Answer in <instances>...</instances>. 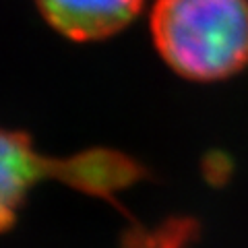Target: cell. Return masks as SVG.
<instances>
[{
  "label": "cell",
  "instance_id": "cell-1",
  "mask_svg": "<svg viewBox=\"0 0 248 248\" xmlns=\"http://www.w3.org/2000/svg\"><path fill=\"white\" fill-rule=\"evenodd\" d=\"M151 31L186 79H226L248 64V0H155Z\"/></svg>",
  "mask_w": 248,
  "mask_h": 248
},
{
  "label": "cell",
  "instance_id": "cell-3",
  "mask_svg": "<svg viewBox=\"0 0 248 248\" xmlns=\"http://www.w3.org/2000/svg\"><path fill=\"white\" fill-rule=\"evenodd\" d=\"M44 19L77 42L118 33L141 11L143 0H35Z\"/></svg>",
  "mask_w": 248,
  "mask_h": 248
},
{
  "label": "cell",
  "instance_id": "cell-4",
  "mask_svg": "<svg viewBox=\"0 0 248 248\" xmlns=\"http://www.w3.org/2000/svg\"><path fill=\"white\" fill-rule=\"evenodd\" d=\"M195 221L178 217L168 219L155 230H135L122 248H186L195 236Z\"/></svg>",
  "mask_w": 248,
  "mask_h": 248
},
{
  "label": "cell",
  "instance_id": "cell-2",
  "mask_svg": "<svg viewBox=\"0 0 248 248\" xmlns=\"http://www.w3.org/2000/svg\"><path fill=\"white\" fill-rule=\"evenodd\" d=\"M2 186H0V219L6 232L17 217L27 190L35 182L56 178L89 195L112 201L114 195L126 188L145 170L126 155L110 149L85 151L68 159H54L40 155L31 139L21 130L2 133Z\"/></svg>",
  "mask_w": 248,
  "mask_h": 248
}]
</instances>
